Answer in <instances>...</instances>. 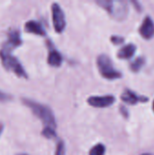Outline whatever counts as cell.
<instances>
[{"label": "cell", "mask_w": 154, "mask_h": 155, "mask_svg": "<svg viewBox=\"0 0 154 155\" xmlns=\"http://www.w3.org/2000/svg\"><path fill=\"white\" fill-rule=\"evenodd\" d=\"M139 33L143 38L149 40L154 36V22L150 16H146L143 19L142 25L139 28Z\"/></svg>", "instance_id": "8"}, {"label": "cell", "mask_w": 154, "mask_h": 155, "mask_svg": "<svg viewBox=\"0 0 154 155\" xmlns=\"http://www.w3.org/2000/svg\"><path fill=\"white\" fill-rule=\"evenodd\" d=\"M17 155H27L26 153H20V154H17Z\"/></svg>", "instance_id": "22"}, {"label": "cell", "mask_w": 154, "mask_h": 155, "mask_svg": "<svg viewBox=\"0 0 154 155\" xmlns=\"http://www.w3.org/2000/svg\"><path fill=\"white\" fill-rule=\"evenodd\" d=\"M55 155H65V147H64V143L60 140L57 143L56 150H55Z\"/></svg>", "instance_id": "16"}, {"label": "cell", "mask_w": 154, "mask_h": 155, "mask_svg": "<svg viewBox=\"0 0 154 155\" xmlns=\"http://www.w3.org/2000/svg\"><path fill=\"white\" fill-rule=\"evenodd\" d=\"M111 41L114 45H121L124 42V38L123 36H119V35H113L111 37Z\"/></svg>", "instance_id": "17"}, {"label": "cell", "mask_w": 154, "mask_h": 155, "mask_svg": "<svg viewBox=\"0 0 154 155\" xmlns=\"http://www.w3.org/2000/svg\"><path fill=\"white\" fill-rule=\"evenodd\" d=\"M96 3L103 9H105L109 15L115 20L122 21L126 18L128 15V5L127 2L117 0H97Z\"/></svg>", "instance_id": "2"}, {"label": "cell", "mask_w": 154, "mask_h": 155, "mask_svg": "<svg viewBox=\"0 0 154 155\" xmlns=\"http://www.w3.org/2000/svg\"><path fill=\"white\" fill-rule=\"evenodd\" d=\"M144 64H145V59H144V57H143V56L137 57L135 60H133V61L131 63V64H130V69H131L133 72L137 73V72H139V71L143 67Z\"/></svg>", "instance_id": "13"}, {"label": "cell", "mask_w": 154, "mask_h": 155, "mask_svg": "<svg viewBox=\"0 0 154 155\" xmlns=\"http://www.w3.org/2000/svg\"><path fill=\"white\" fill-rule=\"evenodd\" d=\"M120 112H121V114H123V117H125V118H128L129 117V112H128V110L125 107L120 106Z\"/></svg>", "instance_id": "19"}, {"label": "cell", "mask_w": 154, "mask_h": 155, "mask_svg": "<svg viewBox=\"0 0 154 155\" xmlns=\"http://www.w3.org/2000/svg\"><path fill=\"white\" fill-rule=\"evenodd\" d=\"M22 45L21 33L17 29H10L7 33V40L3 44L1 50L11 52Z\"/></svg>", "instance_id": "6"}, {"label": "cell", "mask_w": 154, "mask_h": 155, "mask_svg": "<svg viewBox=\"0 0 154 155\" xmlns=\"http://www.w3.org/2000/svg\"><path fill=\"white\" fill-rule=\"evenodd\" d=\"M22 101L23 104L26 105L32 111V113L44 123V127H49L53 129L56 128V122H55L54 115L52 110L48 106L36 103L35 101L27 98H23Z\"/></svg>", "instance_id": "1"}, {"label": "cell", "mask_w": 154, "mask_h": 155, "mask_svg": "<svg viewBox=\"0 0 154 155\" xmlns=\"http://www.w3.org/2000/svg\"><path fill=\"white\" fill-rule=\"evenodd\" d=\"M0 60L5 69L14 73L16 76L21 78H27L28 75L18 59L14 56L11 52H6L0 49Z\"/></svg>", "instance_id": "3"}, {"label": "cell", "mask_w": 154, "mask_h": 155, "mask_svg": "<svg viewBox=\"0 0 154 155\" xmlns=\"http://www.w3.org/2000/svg\"><path fill=\"white\" fill-rule=\"evenodd\" d=\"M142 155H153V154H152V153H144V154H142Z\"/></svg>", "instance_id": "21"}, {"label": "cell", "mask_w": 154, "mask_h": 155, "mask_svg": "<svg viewBox=\"0 0 154 155\" xmlns=\"http://www.w3.org/2000/svg\"><path fill=\"white\" fill-rule=\"evenodd\" d=\"M135 52H136V45L131 43L122 47L119 50L117 56L120 59H130L134 55Z\"/></svg>", "instance_id": "12"}, {"label": "cell", "mask_w": 154, "mask_h": 155, "mask_svg": "<svg viewBox=\"0 0 154 155\" xmlns=\"http://www.w3.org/2000/svg\"><path fill=\"white\" fill-rule=\"evenodd\" d=\"M62 62H63V57H62L61 54L56 49L50 47L47 63L53 67H59L62 64Z\"/></svg>", "instance_id": "11"}, {"label": "cell", "mask_w": 154, "mask_h": 155, "mask_svg": "<svg viewBox=\"0 0 154 155\" xmlns=\"http://www.w3.org/2000/svg\"><path fill=\"white\" fill-rule=\"evenodd\" d=\"M97 67L101 75L108 80L119 79L123 76L122 73L113 67L111 58L106 54H100L97 57Z\"/></svg>", "instance_id": "4"}, {"label": "cell", "mask_w": 154, "mask_h": 155, "mask_svg": "<svg viewBox=\"0 0 154 155\" xmlns=\"http://www.w3.org/2000/svg\"><path fill=\"white\" fill-rule=\"evenodd\" d=\"M152 109H153V112H154V101H153V104H152Z\"/></svg>", "instance_id": "23"}, {"label": "cell", "mask_w": 154, "mask_h": 155, "mask_svg": "<svg viewBox=\"0 0 154 155\" xmlns=\"http://www.w3.org/2000/svg\"><path fill=\"white\" fill-rule=\"evenodd\" d=\"M51 9H52V18H53L54 30L56 33H62L66 25L64 13L57 3H54L52 5Z\"/></svg>", "instance_id": "5"}, {"label": "cell", "mask_w": 154, "mask_h": 155, "mask_svg": "<svg viewBox=\"0 0 154 155\" xmlns=\"http://www.w3.org/2000/svg\"><path fill=\"white\" fill-rule=\"evenodd\" d=\"M121 99L128 104H136L138 103H145L149 99L143 95H138L133 91L130 89H125V91L121 95Z\"/></svg>", "instance_id": "9"}, {"label": "cell", "mask_w": 154, "mask_h": 155, "mask_svg": "<svg viewBox=\"0 0 154 155\" xmlns=\"http://www.w3.org/2000/svg\"><path fill=\"white\" fill-rule=\"evenodd\" d=\"M25 31L27 33L41 35V36H44L46 35V32H45L44 28L43 27L42 24L35 20L27 21L25 24Z\"/></svg>", "instance_id": "10"}, {"label": "cell", "mask_w": 154, "mask_h": 155, "mask_svg": "<svg viewBox=\"0 0 154 155\" xmlns=\"http://www.w3.org/2000/svg\"><path fill=\"white\" fill-rule=\"evenodd\" d=\"M55 129H53V128H49V127H44L43 131H42V135H44L45 138L47 139H52V138H54L56 136V134H55Z\"/></svg>", "instance_id": "15"}, {"label": "cell", "mask_w": 154, "mask_h": 155, "mask_svg": "<svg viewBox=\"0 0 154 155\" xmlns=\"http://www.w3.org/2000/svg\"><path fill=\"white\" fill-rule=\"evenodd\" d=\"M115 102V97L113 95L105 96H91L87 99V103L96 108H104L113 104Z\"/></svg>", "instance_id": "7"}, {"label": "cell", "mask_w": 154, "mask_h": 155, "mask_svg": "<svg viewBox=\"0 0 154 155\" xmlns=\"http://www.w3.org/2000/svg\"><path fill=\"white\" fill-rule=\"evenodd\" d=\"M104 153H105V146L103 143H98L91 149L89 155H104Z\"/></svg>", "instance_id": "14"}, {"label": "cell", "mask_w": 154, "mask_h": 155, "mask_svg": "<svg viewBox=\"0 0 154 155\" xmlns=\"http://www.w3.org/2000/svg\"><path fill=\"white\" fill-rule=\"evenodd\" d=\"M13 99V96H11L8 94H5L2 91H0V102H7Z\"/></svg>", "instance_id": "18"}, {"label": "cell", "mask_w": 154, "mask_h": 155, "mask_svg": "<svg viewBox=\"0 0 154 155\" xmlns=\"http://www.w3.org/2000/svg\"><path fill=\"white\" fill-rule=\"evenodd\" d=\"M3 129H4V125L0 123V135H1V134L3 132Z\"/></svg>", "instance_id": "20"}]
</instances>
